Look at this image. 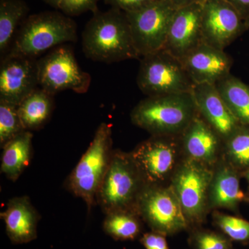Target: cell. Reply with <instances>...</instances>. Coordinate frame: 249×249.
<instances>
[{"label":"cell","instance_id":"11","mask_svg":"<svg viewBox=\"0 0 249 249\" xmlns=\"http://www.w3.org/2000/svg\"><path fill=\"white\" fill-rule=\"evenodd\" d=\"M176 137L152 136L141 142L130 156L147 186H160L176 168Z\"/></svg>","mask_w":249,"mask_h":249},{"label":"cell","instance_id":"33","mask_svg":"<svg viewBox=\"0 0 249 249\" xmlns=\"http://www.w3.org/2000/svg\"><path fill=\"white\" fill-rule=\"evenodd\" d=\"M176 9L184 7L189 5L196 4V3L204 2L205 0H169Z\"/></svg>","mask_w":249,"mask_h":249},{"label":"cell","instance_id":"4","mask_svg":"<svg viewBox=\"0 0 249 249\" xmlns=\"http://www.w3.org/2000/svg\"><path fill=\"white\" fill-rule=\"evenodd\" d=\"M113 152L111 125L102 123L65 182L67 189L81 198L89 211L96 204V194L109 168Z\"/></svg>","mask_w":249,"mask_h":249},{"label":"cell","instance_id":"23","mask_svg":"<svg viewBox=\"0 0 249 249\" xmlns=\"http://www.w3.org/2000/svg\"><path fill=\"white\" fill-rule=\"evenodd\" d=\"M224 102L240 124L249 126V87L229 74L215 84Z\"/></svg>","mask_w":249,"mask_h":249},{"label":"cell","instance_id":"34","mask_svg":"<svg viewBox=\"0 0 249 249\" xmlns=\"http://www.w3.org/2000/svg\"><path fill=\"white\" fill-rule=\"evenodd\" d=\"M47 4L50 5L51 6L53 7L54 9L59 10L60 7V0H42Z\"/></svg>","mask_w":249,"mask_h":249},{"label":"cell","instance_id":"21","mask_svg":"<svg viewBox=\"0 0 249 249\" xmlns=\"http://www.w3.org/2000/svg\"><path fill=\"white\" fill-rule=\"evenodd\" d=\"M209 198L214 207L235 209L245 199L237 174L229 166H222L214 175L209 190Z\"/></svg>","mask_w":249,"mask_h":249},{"label":"cell","instance_id":"14","mask_svg":"<svg viewBox=\"0 0 249 249\" xmlns=\"http://www.w3.org/2000/svg\"><path fill=\"white\" fill-rule=\"evenodd\" d=\"M203 2L177 9L163 49L181 60L204 42L201 30Z\"/></svg>","mask_w":249,"mask_h":249},{"label":"cell","instance_id":"27","mask_svg":"<svg viewBox=\"0 0 249 249\" xmlns=\"http://www.w3.org/2000/svg\"><path fill=\"white\" fill-rule=\"evenodd\" d=\"M214 222L231 240L239 242H249V222L242 218L222 213L214 215Z\"/></svg>","mask_w":249,"mask_h":249},{"label":"cell","instance_id":"25","mask_svg":"<svg viewBox=\"0 0 249 249\" xmlns=\"http://www.w3.org/2000/svg\"><path fill=\"white\" fill-rule=\"evenodd\" d=\"M249 126L240 124L227 138L226 148L232 164L249 168Z\"/></svg>","mask_w":249,"mask_h":249},{"label":"cell","instance_id":"30","mask_svg":"<svg viewBox=\"0 0 249 249\" xmlns=\"http://www.w3.org/2000/svg\"><path fill=\"white\" fill-rule=\"evenodd\" d=\"M159 0H105L111 8L121 10L125 14L140 11Z\"/></svg>","mask_w":249,"mask_h":249},{"label":"cell","instance_id":"24","mask_svg":"<svg viewBox=\"0 0 249 249\" xmlns=\"http://www.w3.org/2000/svg\"><path fill=\"white\" fill-rule=\"evenodd\" d=\"M139 214L133 210L118 211L106 214L103 230L118 240H132L141 233L142 226Z\"/></svg>","mask_w":249,"mask_h":249},{"label":"cell","instance_id":"26","mask_svg":"<svg viewBox=\"0 0 249 249\" xmlns=\"http://www.w3.org/2000/svg\"><path fill=\"white\" fill-rule=\"evenodd\" d=\"M25 130L18 114V106L0 99V147Z\"/></svg>","mask_w":249,"mask_h":249},{"label":"cell","instance_id":"16","mask_svg":"<svg viewBox=\"0 0 249 249\" xmlns=\"http://www.w3.org/2000/svg\"><path fill=\"white\" fill-rule=\"evenodd\" d=\"M192 93L198 114L221 138H227L241 124L224 102L215 85L196 84Z\"/></svg>","mask_w":249,"mask_h":249},{"label":"cell","instance_id":"32","mask_svg":"<svg viewBox=\"0 0 249 249\" xmlns=\"http://www.w3.org/2000/svg\"><path fill=\"white\" fill-rule=\"evenodd\" d=\"M227 1L239 13L242 18L247 19L249 18V0H224Z\"/></svg>","mask_w":249,"mask_h":249},{"label":"cell","instance_id":"10","mask_svg":"<svg viewBox=\"0 0 249 249\" xmlns=\"http://www.w3.org/2000/svg\"><path fill=\"white\" fill-rule=\"evenodd\" d=\"M213 173L200 162L188 158L177 169L173 188L188 222L202 220Z\"/></svg>","mask_w":249,"mask_h":249},{"label":"cell","instance_id":"15","mask_svg":"<svg viewBox=\"0 0 249 249\" xmlns=\"http://www.w3.org/2000/svg\"><path fill=\"white\" fill-rule=\"evenodd\" d=\"M181 61L195 85H215L231 74L232 65L231 58L224 50L204 42Z\"/></svg>","mask_w":249,"mask_h":249},{"label":"cell","instance_id":"18","mask_svg":"<svg viewBox=\"0 0 249 249\" xmlns=\"http://www.w3.org/2000/svg\"><path fill=\"white\" fill-rule=\"evenodd\" d=\"M179 136L189 158L205 165L213 163L221 137L198 113Z\"/></svg>","mask_w":249,"mask_h":249},{"label":"cell","instance_id":"5","mask_svg":"<svg viewBox=\"0 0 249 249\" xmlns=\"http://www.w3.org/2000/svg\"><path fill=\"white\" fill-rule=\"evenodd\" d=\"M145 186L130 153L114 150L96 194V203L106 214L124 210L135 211L137 199Z\"/></svg>","mask_w":249,"mask_h":249},{"label":"cell","instance_id":"9","mask_svg":"<svg viewBox=\"0 0 249 249\" xmlns=\"http://www.w3.org/2000/svg\"><path fill=\"white\" fill-rule=\"evenodd\" d=\"M176 10L169 0H159L140 11L126 14L139 56L163 49Z\"/></svg>","mask_w":249,"mask_h":249},{"label":"cell","instance_id":"35","mask_svg":"<svg viewBox=\"0 0 249 249\" xmlns=\"http://www.w3.org/2000/svg\"><path fill=\"white\" fill-rule=\"evenodd\" d=\"M245 26L247 28H249V18L245 19Z\"/></svg>","mask_w":249,"mask_h":249},{"label":"cell","instance_id":"1","mask_svg":"<svg viewBox=\"0 0 249 249\" xmlns=\"http://www.w3.org/2000/svg\"><path fill=\"white\" fill-rule=\"evenodd\" d=\"M82 34L85 56L111 64L139 58L125 13L111 8L93 14Z\"/></svg>","mask_w":249,"mask_h":249},{"label":"cell","instance_id":"7","mask_svg":"<svg viewBox=\"0 0 249 249\" xmlns=\"http://www.w3.org/2000/svg\"><path fill=\"white\" fill-rule=\"evenodd\" d=\"M37 65L39 87L53 96L66 90L85 93L89 89L91 77L78 65L71 46L55 47L37 60Z\"/></svg>","mask_w":249,"mask_h":249},{"label":"cell","instance_id":"29","mask_svg":"<svg viewBox=\"0 0 249 249\" xmlns=\"http://www.w3.org/2000/svg\"><path fill=\"white\" fill-rule=\"evenodd\" d=\"M98 0H60L59 10L68 16H77L86 12H97Z\"/></svg>","mask_w":249,"mask_h":249},{"label":"cell","instance_id":"36","mask_svg":"<svg viewBox=\"0 0 249 249\" xmlns=\"http://www.w3.org/2000/svg\"><path fill=\"white\" fill-rule=\"evenodd\" d=\"M246 178H247V181L249 183V168L248 171L247 172V174H246Z\"/></svg>","mask_w":249,"mask_h":249},{"label":"cell","instance_id":"20","mask_svg":"<svg viewBox=\"0 0 249 249\" xmlns=\"http://www.w3.org/2000/svg\"><path fill=\"white\" fill-rule=\"evenodd\" d=\"M54 108L53 95L38 88L18 106V114L25 130L42 128L49 120Z\"/></svg>","mask_w":249,"mask_h":249},{"label":"cell","instance_id":"12","mask_svg":"<svg viewBox=\"0 0 249 249\" xmlns=\"http://www.w3.org/2000/svg\"><path fill=\"white\" fill-rule=\"evenodd\" d=\"M245 20L224 0H205L201 14L204 42L224 50L242 34Z\"/></svg>","mask_w":249,"mask_h":249},{"label":"cell","instance_id":"6","mask_svg":"<svg viewBox=\"0 0 249 249\" xmlns=\"http://www.w3.org/2000/svg\"><path fill=\"white\" fill-rule=\"evenodd\" d=\"M137 83L147 96L192 92L195 85L181 60L163 49L142 57Z\"/></svg>","mask_w":249,"mask_h":249},{"label":"cell","instance_id":"2","mask_svg":"<svg viewBox=\"0 0 249 249\" xmlns=\"http://www.w3.org/2000/svg\"><path fill=\"white\" fill-rule=\"evenodd\" d=\"M192 92L147 96L134 107L131 121L152 136L178 137L197 114Z\"/></svg>","mask_w":249,"mask_h":249},{"label":"cell","instance_id":"3","mask_svg":"<svg viewBox=\"0 0 249 249\" xmlns=\"http://www.w3.org/2000/svg\"><path fill=\"white\" fill-rule=\"evenodd\" d=\"M77 39V25L73 19L58 11H45L26 18L7 55L36 59L47 51L76 42Z\"/></svg>","mask_w":249,"mask_h":249},{"label":"cell","instance_id":"19","mask_svg":"<svg viewBox=\"0 0 249 249\" xmlns=\"http://www.w3.org/2000/svg\"><path fill=\"white\" fill-rule=\"evenodd\" d=\"M33 134L24 130L2 147L1 173L12 181H17L30 163Z\"/></svg>","mask_w":249,"mask_h":249},{"label":"cell","instance_id":"8","mask_svg":"<svg viewBox=\"0 0 249 249\" xmlns=\"http://www.w3.org/2000/svg\"><path fill=\"white\" fill-rule=\"evenodd\" d=\"M135 211L152 231L171 235L185 230L188 222L173 188L145 185Z\"/></svg>","mask_w":249,"mask_h":249},{"label":"cell","instance_id":"17","mask_svg":"<svg viewBox=\"0 0 249 249\" xmlns=\"http://www.w3.org/2000/svg\"><path fill=\"white\" fill-rule=\"evenodd\" d=\"M0 215L5 223L8 237L13 243L25 244L37 238L40 215L28 196L10 199Z\"/></svg>","mask_w":249,"mask_h":249},{"label":"cell","instance_id":"28","mask_svg":"<svg viewBox=\"0 0 249 249\" xmlns=\"http://www.w3.org/2000/svg\"><path fill=\"white\" fill-rule=\"evenodd\" d=\"M191 240L195 249H232L227 236L211 231H196Z\"/></svg>","mask_w":249,"mask_h":249},{"label":"cell","instance_id":"13","mask_svg":"<svg viewBox=\"0 0 249 249\" xmlns=\"http://www.w3.org/2000/svg\"><path fill=\"white\" fill-rule=\"evenodd\" d=\"M38 87L36 59L11 55L1 59L0 99L18 106Z\"/></svg>","mask_w":249,"mask_h":249},{"label":"cell","instance_id":"22","mask_svg":"<svg viewBox=\"0 0 249 249\" xmlns=\"http://www.w3.org/2000/svg\"><path fill=\"white\" fill-rule=\"evenodd\" d=\"M29 8L24 0H0V55L9 53L22 22L28 17Z\"/></svg>","mask_w":249,"mask_h":249},{"label":"cell","instance_id":"31","mask_svg":"<svg viewBox=\"0 0 249 249\" xmlns=\"http://www.w3.org/2000/svg\"><path fill=\"white\" fill-rule=\"evenodd\" d=\"M141 242L145 249H170L165 235L152 231L144 234Z\"/></svg>","mask_w":249,"mask_h":249}]
</instances>
